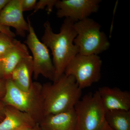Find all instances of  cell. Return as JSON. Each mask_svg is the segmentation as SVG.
Returning <instances> with one entry per match:
<instances>
[{"instance_id": "6da1fadb", "label": "cell", "mask_w": 130, "mask_h": 130, "mask_svg": "<svg viewBox=\"0 0 130 130\" xmlns=\"http://www.w3.org/2000/svg\"><path fill=\"white\" fill-rule=\"evenodd\" d=\"M74 23L70 19L65 18L58 33L54 32L48 20L43 25L44 31L41 38L42 42L52 52L55 70L54 82L64 74L70 61L79 53L78 48L74 43L77 35L74 27Z\"/></svg>"}, {"instance_id": "7a4b0ae2", "label": "cell", "mask_w": 130, "mask_h": 130, "mask_svg": "<svg viewBox=\"0 0 130 130\" xmlns=\"http://www.w3.org/2000/svg\"><path fill=\"white\" fill-rule=\"evenodd\" d=\"M82 90L75 78L64 74L53 83L42 85L43 117L74 108L81 98Z\"/></svg>"}, {"instance_id": "3957f363", "label": "cell", "mask_w": 130, "mask_h": 130, "mask_svg": "<svg viewBox=\"0 0 130 130\" xmlns=\"http://www.w3.org/2000/svg\"><path fill=\"white\" fill-rule=\"evenodd\" d=\"M42 85L33 82L29 90L19 88L11 79H7L6 91L2 100L9 105L27 113L38 123L43 117Z\"/></svg>"}, {"instance_id": "277c9868", "label": "cell", "mask_w": 130, "mask_h": 130, "mask_svg": "<svg viewBox=\"0 0 130 130\" xmlns=\"http://www.w3.org/2000/svg\"><path fill=\"white\" fill-rule=\"evenodd\" d=\"M75 130H113L107 123L98 91L85 95L74 106Z\"/></svg>"}, {"instance_id": "5b68a950", "label": "cell", "mask_w": 130, "mask_h": 130, "mask_svg": "<svg viewBox=\"0 0 130 130\" xmlns=\"http://www.w3.org/2000/svg\"><path fill=\"white\" fill-rule=\"evenodd\" d=\"M74 27L77 34L74 43L78 48V54L98 55L109 48L107 35L101 31L100 24L93 19L89 18L74 23Z\"/></svg>"}, {"instance_id": "8992f818", "label": "cell", "mask_w": 130, "mask_h": 130, "mask_svg": "<svg viewBox=\"0 0 130 130\" xmlns=\"http://www.w3.org/2000/svg\"><path fill=\"white\" fill-rule=\"evenodd\" d=\"M102 62L98 55L78 54L67 65L64 74L73 76L81 90L100 81Z\"/></svg>"}, {"instance_id": "52a82bcc", "label": "cell", "mask_w": 130, "mask_h": 130, "mask_svg": "<svg viewBox=\"0 0 130 130\" xmlns=\"http://www.w3.org/2000/svg\"><path fill=\"white\" fill-rule=\"evenodd\" d=\"M29 34L24 42L30 50L32 55L33 78L37 79L40 75L54 82L55 70L48 48L39 40L29 19Z\"/></svg>"}, {"instance_id": "ba28073f", "label": "cell", "mask_w": 130, "mask_h": 130, "mask_svg": "<svg viewBox=\"0 0 130 130\" xmlns=\"http://www.w3.org/2000/svg\"><path fill=\"white\" fill-rule=\"evenodd\" d=\"M101 1V0H57L55 6L57 10L56 16L59 18L70 19L76 23L97 12Z\"/></svg>"}, {"instance_id": "9c48e42d", "label": "cell", "mask_w": 130, "mask_h": 130, "mask_svg": "<svg viewBox=\"0 0 130 130\" xmlns=\"http://www.w3.org/2000/svg\"><path fill=\"white\" fill-rule=\"evenodd\" d=\"M22 4V0H10L0 13V24L14 28L17 35L25 37L29 28V23L24 18Z\"/></svg>"}, {"instance_id": "30bf717a", "label": "cell", "mask_w": 130, "mask_h": 130, "mask_svg": "<svg viewBox=\"0 0 130 130\" xmlns=\"http://www.w3.org/2000/svg\"><path fill=\"white\" fill-rule=\"evenodd\" d=\"M97 91L105 112L129 111L130 93L129 91L106 86L100 87Z\"/></svg>"}, {"instance_id": "8fae6325", "label": "cell", "mask_w": 130, "mask_h": 130, "mask_svg": "<svg viewBox=\"0 0 130 130\" xmlns=\"http://www.w3.org/2000/svg\"><path fill=\"white\" fill-rule=\"evenodd\" d=\"M37 124L27 113L6 105L4 119L0 122V130H24Z\"/></svg>"}, {"instance_id": "7c38bea8", "label": "cell", "mask_w": 130, "mask_h": 130, "mask_svg": "<svg viewBox=\"0 0 130 130\" xmlns=\"http://www.w3.org/2000/svg\"><path fill=\"white\" fill-rule=\"evenodd\" d=\"M76 118L74 108L43 117L38 123L40 130H75Z\"/></svg>"}, {"instance_id": "4fadbf2b", "label": "cell", "mask_w": 130, "mask_h": 130, "mask_svg": "<svg viewBox=\"0 0 130 130\" xmlns=\"http://www.w3.org/2000/svg\"><path fill=\"white\" fill-rule=\"evenodd\" d=\"M29 55L25 44L17 40L12 48L2 57L3 78L10 79L16 67L23 59Z\"/></svg>"}, {"instance_id": "5bb4252c", "label": "cell", "mask_w": 130, "mask_h": 130, "mask_svg": "<svg viewBox=\"0 0 130 130\" xmlns=\"http://www.w3.org/2000/svg\"><path fill=\"white\" fill-rule=\"evenodd\" d=\"M33 61L30 55L23 59L12 73L10 79L17 87L22 90L27 91L31 88L33 82Z\"/></svg>"}, {"instance_id": "9a60e30c", "label": "cell", "mask_w": 130, "mask_h": 130, "mask_svg": "<svg viewBox=\"0 0 130 130\" xmlns=\"http://www.w3.org/2000/svg\"><path fill=\"white\" fill-rule=\"evenodd\" d=\"M107 123L113 130H130V111L116 110L105 112Z\"/></svg>"}, {"instance_id": "2e32d148", "label": "cell", "mask_w": 130, "mask_h": 130, "mask_svg": "<svg viewBox=\"0 0 130 130\" xmlns=\"http://www.w3.org/2000/svg\"><path fill=\"white\" fill-rule=\"evenodd\" d=\"M17 40L5 33L0 32V56L2 57L11 50Z\"/></svg>"}, {"instance_id": "e0dca14e", "label": "cell", "mask_w": 130, "mask_h": 130, "mask_svg": "<svg viewBox=\"0 0 130 130\" xmlns=\"http://www.w3.org/2000/svg\"><path fill=\"white\" fill-rule=\"evenodd\" d=\"M56 1L57 0H40L39 1L37 2L34 11L31 14L36 13L40 9H44L45 7L48 14H50L53 11L54 7H55Z\"/></svg>"}, {"instance_id": "ac0fdd59", "label": "cell", "mask_w": 130, "mask_h": 130, "mask_svg": "<svg viewBox=\"0 0 130 130\" xmlns=\"http://www.w3.org/2000/svg\"><path fill=\"white\" fill-rule=\"evenodd\" d=\"M37 2L36 0H22V7L23 11L34 9Z\"/></svg>"}, {"instance_id": "d6986e66", "label": "cell", "mask_w": 130, "mask_h": 130, "mask_svg": "<svg viewBox=\"0 0 130 130\" xmlns=\"http://www.w3.org/2000/svg\"><path fill=\"white\" fill-rule=\"evenodd\" d=\"M0 32L5 33L13 38H14L16 36L15 33L11 30L10 28L3 25L1 24H0Z\"/></svg>"}, {"instance_id": "ffe728a7", "label": "cell", "mask_w": 130, "mask_h": 130, "mask_svg": "<svg viewBox=\"0 0 130 130\" xmlns=\"http://www.w3.org/2000/svg\"><path fill=\"white\" fill-rule=\"evenodd\" d=\"M7 79H0V98L2 99L5 95L6 91V84Z\"/></svg>"}, {"instance_id": "44dd1931", "label": "cell", "mask_w": 130, "mask_h": 130, "mask_svg": "<svg viewBox=\"0 0 130 130\" xmlns=\"http://www.w3.org/2000/svg\"><path fill=\"white\" fill-rule=\"evenodd\" d=\"M6 105L3 102L2 99L0 100V122L4 119Z\"/></svg>"}, {"instance_id": "7402d4cb", "label": "cell", "mask_w": 130, "mask_h": 130, "mask_svg": "<svg viewBox=\"0 0 130 130\" xmlns=\"http://www.w3.org/2000/svg\"><path fill=\"white\" fill-rule=\"evenodd\" d=\"M10 0H0V13L8 4Z\"/></svg>"}, {"instance_id": "603a6c76", "label": "cell", "mask_w": 130, "mask_h": 130, "mask_svg": "<svg viewBox=\"0 0 130 130\" xmlns=\"http://www.w3.org/2000/svg\"><path fill=\"white\" fill-rule=\"evenodd\" d=\"M3 78L2 57L0 56V79Z\"/></svg>"}, {"instance_id": "cb8c5ba5", "label": "cell", "mask_w": 130, "mask_h": 130, "mask_svg": "<svg viewBox=\"0 0 130 130\" xmlns=\"http://www.w3.org/2000/svg\"><path fill=\"white\" fill-rule=\"evenodd\" d=\"M24 130H40V129L38 126V124H37L34 127L28 128Z\"/></svg>"}]
</instances>
